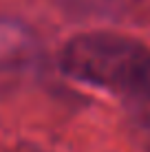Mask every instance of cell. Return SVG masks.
<instances>
[{"label": "cell", "mask_w": 150, "mask_h": 152, "mask_svg": "<svg viewBox=\"0 0 150 152\" xmlns=\"http://www.w3.org/2000/svg\"><path fill=\"white\" fill-rule=\"evenodd\" d=\"M62 9L73 13H110L121 9L126 0H53Z\"/></svg>", "instance_id": "3"}, {"label": "cell", "mask_w": 150, "mask_h": 152, "mask_svg": "<svg viewBox=\"0 0 150 152\" xmlns=\"http://www.w3.org/2000/svg\"><path fill=\"white\" fill-rule=\"evenodd\" d=\"M60 69L66 77L124 99L150 130V49L117 33H82L64 44Z\"/></svg>", "instance_id": "1"}, {"label": "cell", "mask_w": 150, "mask_h": 152, "mask_svg": "<svg viewBox=\"0 0 150 152\" xmlns=\"http://www.w3.org/2000/svg\"><path fill=\"white\" fill-rule=\"evenodd\" d=\"M35 35L18 20L0 18V71H15L33 60Z\"/></svg>", "instance_id": "2"}]
</instances>
